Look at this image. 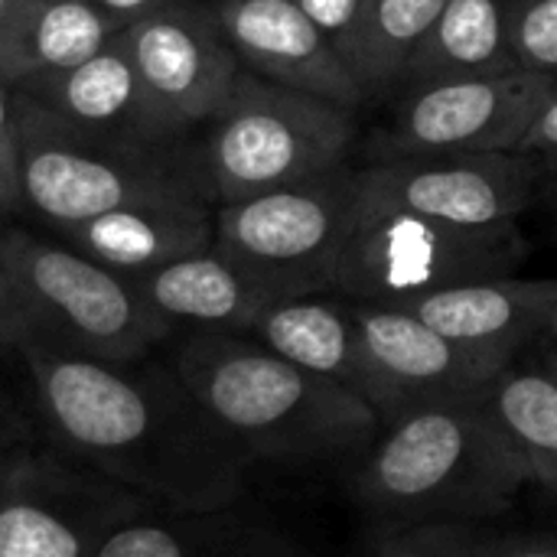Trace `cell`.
I'll return each mask as SVG.
<instances>
[{"mask_svg": "<svg viewBox=\"0 0 557 557\" xmlns=\"http://www.w3.org/2000/svg\"><path fill=\"white\" fill-rule=\"evenodd\" d=\"M36 434L157 509L245 503L251 460L199 408L166 362H101L20 343Z\"/></svg>", "mask_w": 557, "mask_h": 557, "instance_id": "6da1fadb", "label": "cell"}, {"mask_svg": "<svg viewBox=\"0 0 557 557\" xmlns=\"http://www.w3.org/2000/svg\"><path fill=\"white\" fill-rule=\"evenodd\" d=\"M166 366L251 463L352 470L382 431L369 401L251 333H186Z\"/></svg>", "mask_w": 557, "mask_h": 557, "instance_id": "7a4b0ae2", "label": "cell"}, {"mask_svg": "<svg viewBox=\"0 0 557 557\" xmlns=\"http://www.w3.org/2000/svg\"><path fill=\"white\" fill-rule=\"evenodd\" d=\"M532 473L480 395L414 405L382 424L349 493L382 529L476 525L503 516Z\"/></svg>", "mask_w": 557, "mask_h": 557, "instance_id": "3957f363", "label": "cell"}, {"mask_svg": "<svg viewBox=\"0 0 557 557\" xmlns=\"http://www.w3.org/2000/svg\"><path fill=\"white\" fill-rule=\"evenodd\" d=\"M193 166L215 206L339 170L356 144V111L242 72L202 127Z\"/></svg>", "mask_w": 557, "mask_h": 557, "instance_id": "277c9868", "label": "cell"}, {"mask_svg": "<svg viewBox=\"0 0 557 557\" xmlns=\"http://www.w3.org/2000/svg\"><path fill=\"white\" fill-rule=\"evenodd\" d=\"M529 242L516 225L467 228L405 209L359 180L336 268V294L398 307L414 297L516 274Z\"/></svg>", "mask_w": 557, "mask_h": 557, "instance_id": "5b68a950", "label": "cell"}, {"mask_svg": "<svg viewBox=\"0 0 557 557\" xmlns=\"http://www.w3.org/2000/svg\"><path fill=\"white\" fill-rule=\"evenodd\" d=\"M3 242L26 330L23 343L101 362H140L173 339L127 274L98 264L59 235L3 228Z\"/></svg>", "mask_w": 557, "mask_h": 557, "instance_id": "8992f818", "label": "cell"}, {"mask_svg": "<svg viewBox=\"0 0 557 557\" xmlns=\"http://www.w3.org/2000/svg\"><path fill=\"white\" fill-rule=\"evenodd\" d=\"M20 101V212H33L52 232L137 202L209 199L193 160L160 157L157 144L75 131L29 98Z\"/></svg>", "mask_w": 557, "mask_h": 557, "instance_id": "52a82bcc", "label": "cell"}, {"mask_svg": "<svg viewBox=\"0 0 557 557\" xmlns=\"http://www.w3.org/2000/svg\"><path fill=\"white\" fill-rule=\"evenodd\" d=\"M356 163L215 206V248L268 281L284 300L336 290Z\"/></svg>", "mask_w": 557, "mask_h": 557, "instance_id": "ba28073f", "label": "cell"}, {"mask_svg": "<svg viewBox=\"0 0 557 557\" xmlns=\"http://www.w3.org/2000/svg\"><path fill=\"white\" fill-rule=\"evenodd\" d=\"M147 506L33 431L0 457V557H95Z\"/></svg>", "mask_w": 557, "mask_h": 557, "instance_id": "9c48e42d", "label": "cell"}, {"mask_svg": "<svg viewBox=\"0 0 557 557\" xmlns=\"http://www.w3.org/2000/svg\"><path fill=\"white\" fill-rule=\"evenodd\" d=\"M555 85L557 78L512 69L398 91L388 98V121L369 140L366 163L516 153Z\"/></svg>", "mask_w": 557, "mask_h": 557, "instance_id": "30bf717a", "label": "cell"}, {"mask_svg": "<svg viewBox=\"0 0 557 557\" xmlns=\"http://www.w3.org/2000/svg\"><path fill=\"white\" fill-rule=\"evenodd\" d=\"M121 39L131 52L147 131L157 144L206 127L245 72L215 10L189 0L131 23Z\"/></svg>", "mask_w": 557, "mask_h": 557, "instance_id": "8fae6325", "label": "cell"}, {"mask_svg": "<svg viewBox=\"0 0 557 557\" xmlns=\"http://www.w3.org/2000/svg\"><path fill=\"white\" fill-rule=\"evenodd\" d=\"M359 180L421 215L467 228H496L516 225L535 209L542 163L525 153L385 160L362 163Z\"/></svg>", "mask_w": 557, "mask_h": 557, "instance_id": "7c38bea8", "label": "cell"}, {"mask_svg": "<svg viewBox=\"0 0 557 557\" xmlns=\"http://www.w3.org/2000/svg\"><path fill=\"white\" fill-rule=\"evenodd\" d=\"M352 310L382 392V424L424 401L480 395L506 366V359L447 339L401 307L352 300Z\"/></svg>", "mask_w": 557, "mask_h": 557, "instance_id": "4fadbf2b", "label": "cell"}, {"mask_svg": "<svg viewBox=\"0 0 557 557\" xmlns=\"http://www.w3.org/2000/svg\"><path fill=\"white\" fill-rule=\"evenodd\" d=\"M212 10L248 72L349 111L369 104L349 62L297 0H215Z\"/></svg>", "mask_w": 557, "mask_h": 557, "instance_id": "5bb4252c", "label": "cell"}, {"mask_svg": "<svg viewBox=\"0 0 557 557\" xmlns=\"http://www.w3.org/2000/svg\"><path fill=\"white\" fill-rule=\"evenodd\" d=\"M398 307L467 349L512 362L516 356L548 343L557 313V277H486L444 287Z\"/></svg>", "mask_w": 557, "mask_h": 557, "instance_id": "9a60e30c", "label": "cell"}, {"mask_svg": "<svg viewBox=\"0 0 557 557\" xmlns=\"http://www.w3.org/2000/svg\"><path fill=\"white\" fill-rule=\"evenodd\" d=\"M131 281L173 336L248 333L271 304L284 300L268 281H261L215 245L183 255Z\"/></svg>", "mask_w": 557, "mask_h": 557, "instance_id": "2e32d148", "label": "cell"}, {"mask_svg": "<svg viewBox=\"0 0 557 557\" xmlns=\"http://www.w3.org/2000/svg\"><path fill=\"white\" fill-rule=\"evenodd\" d=\"M248 333L287 362L349 388L375 411L382 408V392L372 375L349 297L330 290L277 300L255 320Z\"/></svg>", "mask_w": 557, "mask_h": 557, "instance_id": "e0dca14e", "label": "cell"}, {"mask_svg": "<svg viewBox=\"0 0 557 557\" xmlns=\"http://www.w3.org/2000/svg\"><path fill=\"white\" fill-rule=\"evenodd\" d=\"M52 235L85 251L98 264L137 277L183 255L209 248L215 242V202L212 199L137 202Z\"/></svg>", "mask_w": 557, "mask_h": 557, "instance_id": "ac0fdd59", "label": "cell"}, {"mask_svg": "<svg viewBox=\"0 0 557 557\" xmlns=\"http://www.w3.org/2000/svg\"><path fill=\"white\" fill-rule=\"evenodd\" d=\"M95 557H300V552L281 529L235 503L209 512L147 506L121 522Z\"/></svg>", "mask_w": 557, "mask_h": 557, "instance_id": "d6986e66", "label": "cell"}, {"mask_svg": "<svg viewBox=\"0 0 557 557\" xmlns=\"http://www.w3.org/2000/svg\"><path fill=\"white\" fill-rule=\"evenodd\" d=\"M16 91L75 131L157 144L147 131L140 82L121 36L91 59Z\"/></svg>", "mask_w": 557, "mask_h": 557, "instance_id": "ffe728a7", "label": "cell"}, {"mask_svg": "<svg viewBox=\"0 0 557 557\" xmlns=\"http://www.w3.org/2000/svg\"><path fill=\"white\" fill-rule=\"evenodd\" d=\"M516 13L519 0H447L437 23L408 59L395 95L434 82L483 78L519 69L512 42Z\"/></svg>", "mask_w": 557, "mask_h": 557, "instance_id": "44dd1931", "label": "cell"}, {"mask_svg": "<svg viewBox=\"0 0 557 557\" xmlns=\"http://www.w3.org/2000/svg\"><path fill=\"white\" fill-rule=\"evenodd\" d=\"M124 29L91 0H26L0 42V78L23 88L59 75L101 52Z\"/></svg>", "mask_w": 557, "mask_h": 557, "instance_id": "7402d4cb", "label": "cell"}, {"mask_svg": "<svg viewBox=\"0 0 557 557\" xmlns=\"http://www.w3.org/2000/svg\"><path fill=\"white\" fill-rule=\"evenodd\" d=\"M483 405L532 483L557 493V343H542L506 362L483 388Z\"/></svg>", "mask_w": 557, "mask_h": 557, "instance_id": "603a6c76", "label": "cell"}, {"mask_svg": "<svg viewBox=\"0 0 557 557\" xmlns=\"http://www.w3.org/2000/svg\"><path fill=\"white\" fill-rule=\"evenodd\" d=\"M447 0H369L352 72L369 101L392 98L398 78Z\"/></svg>", "mask_w": 557, "mask_h": 557, "instance_id": "cb8c5ba5", "label": "cell"}, {"mask_svg": "<svg viewBox=\"0 0 557 557\" xmlns=\"http://www.w3.org/2000/svg\"><path fill=\"white\" fill-rule=\"evenodd\" d=\"M362 557H486V535L476 525L382 529Z\"/></svg>", "mask_w": 557, "mask_h": 557, "instance_id": "d4e9b609", "label": "cell"}, {"mask_svg": "<svg viewBox=\"0 0 557 557\" xmlns=\"http://www.w3.org/2000/svg\"><path fill=\"white\" fill-rule=\"evenodd\" d=\"M512 42L519 69L557 78V0H519Z\"/></svg>", "mask_w": 557, "mask_h": 557, "instance_id": "484cf974", "label": "cell"}, {"mask_svg": "<svg viewBox=\"0 0 557 557\" xmlns=\"http://www.w3.org/2000/svg\"><path fill=\"white\" fill-rule=\"evenodd\" d=\"M20 137L23 101L20 91L0 78V212H20Z\"/></svg>", "mask_w": 557, "mask_h": 557, "instance_id": "4316f807", "label": "cell"}, {"mask_svg": "<svg viewBox=\"0 0 557 557\" xmlns=\"http://www.w3.org/2000/svg\"><path fill=\"white\" fill-rule=\"evenodd\" d=\"M304 7V13L330 36V42L339 49V55L349 62L356 59L359 49V36H362V23H366V7L369 0H297ZM356 75V72H352Z\"/></svg>", "mask_w": 557, "mask_h": 557, "instance_id": "83f0119b", "label": "cell"}, {"mask_svg": "<svg viewBox=\"0 0 557 557\" xmlns=\"http://www.w3.org/2000/svg\"><path fill=\"white\" fill-rule=\"evenodd\" d=\"M23 336H26V330H23L13 274H10V261H7V242H3V228H0V359L16 356Z\"/></svg>", "mask_w": 557, "mask_h": 557, "instance_id": "f1b7e54d", "label": "cell"}, {"mask_svg": "<svg viewBox=\"0 0 557 557\" xmlns=\"http://www.w3.org/2000/svg\"><path fill=\"white\" fill-rule=\"evenodd\" d=\"M486 557H557V532L486 535Z\"/></svg>", "mask_w": 557, "mask_h": 557, "instance_id": "f546056e", "label": "cell"}, {"mask_svg": "<svg viewBox=\"0 0 557 557\" xmlns=\"http://www.w3.org/2000/svg\"><path fill=\"white\" fill-rule=\"evenodd\" d=\"M516 153H525L532 160H557V85L542 104L539 117L532 121V127L525 131V137L519 140Z\"/></svg>", "mask_w": 557, "mask_h": 557, "instance_id": "4dcf8cb0", "label": "cell"}, {"mask_svg": "<svg viewBox=\"0 0 557 557\" xmlns=\"http://www.w3.org/2000/svg\"><path fill=\"white\" fill-rule=\"evenodd\" d=\"M33 431H36V428H33V421H29L26 405H16L13 398H7V395L0 392V457H3L16 441L29 437Z\"/></svg>", "mask_w": 557, "mask_h": 557, "instance_id": "1f68e13d", "label": "cell"}, {"mask_svg": "<svg viewBox=\"0 0 557 557\" xmlns=\"http://www.w3.org/2000/svg\"><path fill=\"white\" fill-rule=\"evenodd\" d=\"M91 3H98L104 13H111L117 23L131 26V23H137V20H144V16H150V13L163 10V7H173V3H180V0H91Z\"/></svg>", "mask_w": 557, "mask_h": 557, "instance_id": "d6a6232c", "label": "cell"}, {"mask_svg": "<svg viewBox=\"0 0 557 557\" xmlns=\"http://www.w3.org/2000/svg\"><path fill=\"white\" fill-rule=\"evenodd\" d=\"M542 180H539V202L535 209H545L548 219L557 225V160H539Z\"/></svg>", "mask_w": 557, "mask_h": 557, "instance_id": "836d02e7", "label": "cell"}, {"mask_svg": "<svg viewBox=\"0 0 557 557\" xmlns=\"http://www.w3.org/2000/svg\"><path fill=\"white\" fill-rule=\"evenodd\" d=\"M23 3H26V0H0V42H3L7 29L13 26V20H16V13H20Z\"/></svg>", "mask_w": 557, "mask_h": 557, "instance_id": "e575fe53", "label": "cell"}, {"mask_svg": "<svg viewBox=\"0 0 557 557\" xmlns=\"http://www.w3.org/2000/svg\"><path fill=\"white\" fill-rule=\"evenodd\" d=\"M548 343H557V313L555 320H552V330H548Z\"/></svg>", "mask_w": 557, "mask_h": 557, "instance_id": "d590c367", "label": "cell"}]
</instances>
